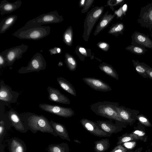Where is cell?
<instances>
[{
	"label": "cell",
	"mask_w": 152,
	"mask_h": 152,
	"mask_svg": "<svg viewBox=\"0 0 152 152\" xmlns=\"http://www.w3.org/2000/svg\"><path fill=\"white\" fill-rule=\"evenodd\" d=\"M57 80L60 87L65 91L74 96H76L75 90L69 82L62 77H58Z\"/></svg>",
	"instance_id": "obj_24"
},
{
	"label": "cell",
	"mask_w": 152,
	"mask_h": 152,
	"mask_svg": "<svg viewBox=\"0 0 152 152\" xmlns=\"http://www.w3.org/2000/svg\"><path fill=\"white\" fill-rule=\"evenodd\" d=\"M124 0H110L107 2V4L110 7H113L118 5H122L124 3Z\"/></svg>",
	"instance_id": "obj_37"
},
{
	"label": "cell",
	"mask_w": 152,
	"mask_h": 152,
	"mask_svg": "<svg viewBox=\"0 0 152 152\" xmlns=\"http://www.w3.org/2000/svg\"><path fill=\"white\" fill-rule=\"evenodd\" d=\"M118 138V141L117 143V145L122 144L125 142L136 140L135 138L131 133H125Z\"/></svg>",
	"instance_id": "obj_34"
},
{
	"label": "cell",
	"mask_w": 152,
	"mask_h": 152,
	"mask_svg": "<svg viewBox=\"0 0 152 152\" xmlns=\"http://www.w3.org/2000/svg\"><path fill=\"white\" fill-rule=\"evenodd\" d=\"M50 123L52 127L56 132L58 136L63 140L70 141L67 130L64 126L51 120Z\"/></svg>",
	"instance_id": "obj_21"
},
{
	"label": "cell",
	"mask_w": 152,
	"mask_h": 152,
	"mask_svg": "<svg viewBox=\"0 0 152 152\" xmlns=\"http://www.w3.org/2000/svg\"><path fill=\"white\" fill-rule=\"evenodd\" d=\"M114 13L116 16L117 18L121 19L123 16H124L122 10V6L118 10L115 11Z\"/></svg>",
	"instance_id": "obj_45"
},
{
	"label": "cell",
	"mask_w": 152,
	"mask_h": 152,
	"mask_svg": "<svg viewBox=\"0 0 152 152\" xmlns=\"http://www.w3.org/2000/svg\"><path fill=\"white\" fill-rule=\"evenodd\" d=\"M131 133L135 138L136 140H140L144 141H146L147 140L145 133L141 130H135Z\"/></svg>",
	"instance_id": "obj_35"
},
{
	"label": "cell",
	"mask_w": 152,
	"mask_h": 152,
	"mask_svg": "<svg viewBox=\"0 0 152 152\" xmlns=\"http://www.w3.org/2000/svg\"><path fill=\"white\" fill-rule=\"evenodd\" d=\"M46 151L47 152H70L68 145L65 142L50 144Z\"/></svg>",
	"instance_id": "obj_26"
},
{
	"label": "cell",
	"mask_w": 152,
	"mask_h": 152,
	"mask_svg": "<svg viewBox=\"0 0 152 152\" xmlns=\"http://www.w3.org/2000/svg\"><path fill=\"white\" fill-rule=\"evenodd\" d=\"M148 77L152 80V68L143 63Z\"/></svg>",
	"instance_id": "obj_42"
},
{
	"label": "cell",
	"mask_w": 152,
	"mask_h": 152,
	"mask_svg": "<svg viewBox=\"0 0 152 152\" xmlns=\"http://www.w3.org/2000/svg\"><path fill=\"white\" fill-rule=\"evenodd\" d=\"M13 127L12 123L10 120L8 115L7 116H0V144L5 136L7 131Z\"/></svg>",
	"instance_id": "obj_22"
},
{
	"label": "cell",
	"mask_w": 152,
	"mask_h": 152,
	"mask_svg": "<svg viewBox=\"0 0 152 152\" xmlns=\"http://www.w3.org/2000/svg\"><path fill=\"white\" fill-rule=\"evenodd\" d=\"M22 3L20 0H17L13 3L9 2L7 0L2 1L0 4V14L3 15L13 12L20 7Z\"/></svg>",
	"instance_id": "obj_19"
},
{
	"label": "cell",
	"mask_w": 152,
	"mask_h": 152,
	"mask_svg": "<svg viewBox=\"0 0 152 152\" xmlns=\"http://www.w3.org/2000/svg\"><path fill=\"white\" fill-rule=\"evenodd\" d=\"M4 146L2 143L0 144V152H5L4 151Z\"/></svg>",
	"instance_id": "obj_48"
},
{
	"label": "cell",
	"mask_w": 152,
	"mask_h": 152,
	"mask_svg": "<svg viewBox=\"0 0 152 152\" xmlns=\"http://www.w3.org/2000/svg\"><path fill=\"white\" fill-rule=\"evenodd\" d=\"M119 105L117 102L106 101L99 102L92 104L90 106V109L96 114L110 120L125 122L116 111V108Z\"/></svg>",
	"instance_id": "obj_3"
},
{
	"label": "cell",
	"mask_w": 152,
	"mask_h": 152,
	"mask_svg": "<svg viewBox=\"0 0 152 152\" xmlns=\"http://www.w3.org/2000/svg\"><path fill=\"white\" fill-rule=\"evenodd\" d=\"M45 60L42 54L37 53L31 58L27 66H22L18 70L19 74H25L32 72H38L46 68Z\"/></svg>",
	"instance_id": "obj_6"
},
{
	"label": "cell",
	"mask_w": 152,
	"mask_h": 152,
	"mask_svg": "<svg viewBox=\"0 0 152 152\" xmlns=\"http://www.w3.org/2000/svg\"><path fill=\"white\" fill-rule=\"evenodd\" d=\"M137 22L141 27L149 30L152 37V2L141 8Z\"/></svg>",
	"instance_id": "obj_10"
},
{
	"label": "cell",
	"mask_w": 152,
	"mask_h": 152,
	"mask_svg": "<svg viewBox=\"0 0 152 152\" xmlns=\"http://www.w3.org/2000/svg\"><path fill=\"white\" fill-rule=\"evenodd\" d=\"M74 141L76 142V143H81V142L80 141H79L78 140H74Z\"/></svg>",
	"instance_id": "obj_51"
},
{
	"label": "cell",
	"mask_w": 152,
	"mask_h": 152,
	"mask_svg": "<svg viewBox=\"0 0 152 152\" xmlns=\"http://www.w3.org/2000/svg\"><path fill=\"white\" fill-rule=\"evenodd\" d=\"M104 7L97 6L93 8L87 14L84 24L83 37L84 41H88L90 34L96 23L103 14Z\"/></svg>",
	"instance_id": "obj_4"
},
{
	"label": "cell",
	"mask_w": 152,
	"mask_h": 152,
	"mask_svg": "<svg viewBox=\"0 0 152 152\" xmlns=\"http://www.w3.org/2000/svg\"><path fill=\"white\" fill-rule=\"evenodd\" d=\"M125 49L133 53L138 55H143L147 51L145 48L132 45H129Z\"/></svg>",
	"instance_id": "obj_33"
},
{
	"label": "cell",
	"mask_w": 152,
	"mask_h": 152,
	"mask_svg": "<svg viewBox=\"0 0 152 152\" xmlns=\"http://www.w3.org/2000/svg\"><path fill=\"white\" fill-rule=\"evenodd\" d=\"M8 148L10 152H26L27 148L24 142L14 137L7 140Z\"/></svg>",
	"instance_id": "obj_17"
},
{
	"label": "cell",
	"mask_w": 152,
	"mask_h": 152,
	"mask_svg": "<svg viewBox=\"0 0 152 152\" xmlns=\"http://www.w3.org/2000/svg\"><path fill=\"white\" fill-rule=\"evenodd\" d=\"M94 147L96 152H104L110 147L109 140L107 139H102L94 142Z\"/></svg>",
	"instance_id": "obj_27"
},
{
	"label": "cell",
	"mask_w": 152,
	"mask_h": 152,
	"mask_svg": "<svg viewBox=\"0 0 152 152\" xmlns=\"http://www.w3.org/2000/svg\"><path fill=\"white\" fill-rule=\"evenodd\" d=\"M83 80L87 85L94 90L105 92L112 90L111 88L107 84L101 79L86 77L83 78Z\"/></svg>",
	"instance_id": "obj_15"
},
{
	"label": "cell",
	"mask_w": 152,
	"mask_h": 152,
	"mask_svg": "<svg viewBox=\"0 0 152 152\" xmlns=\"http://www.w3.org/2000/svg\"><path fill=\"white\" fill-rule=\"evenodd\" d=\"M50 55L60 54L61 53L62 50L60 47H55L49 50Z\"/></svg>",
	"instance_id": "obj_41"
},
{
	"label": "cell",
	"mask_w": 152,
	"mask_h": 152,
	"mask_svg": "<svg viewBox=\"0 0 152 152\" xmlns=\"http://www.w3.org/2000/svg\"><path fill=\"white\" fill-rule=\"evenodd\" d=\"M86 0H81L79 1V5L80 7H83L85 3Z\"/></svg>",
	"instance_id": "obj_47"
},
{
	"label": "cell",
	"mask_w": 152,
	"mask_h": 152,
	"mask_svg": "<svg viewBox=\"0 0 152 152\" xmlns=\"http://www.w3.org/2000/svg\"><path fill=\"white\" fill-rule=\"evenodd\" d=\"M19 94L13 91L12 88L5 84L3 80L0 82V101L1 104L8 106L17 101Z\"/></svg>",
	"instance_id": "obj_8"
},
{
	"label": "cell",
	"mask_w": 152,
	"mask_h": 152,
	"mask_svg": "<svg viewBox=\"0 0 152 152\" xmlns=\"http://www.w3.org/2000/svg\"><path fill=\"white\" fill-rule=\"evenodd\" d=\"M127 149L122 144L115 146L110 152H127Z\"/></svg>",
	"instance_id": "obj_40"
},
{
	"label": "cell",
	"mask_w": 152,
	"mask_h": 152,
	"mask_svg": "<svg viewBox=\"0 0 152 152\" xmlns=\"http://www.w3.org/2000/svg\"><path fill=\"white\" fill-rule=\"evenodd\" d=\"M122 10L124 15H125L128 9V5L126 4H125L122 6Z\"/></svg>",
	"instance_id": "obj_46"
},
{
	"label": "cell",
	"mask_w": 152,
	"mask_h": 152,
	"mask_svg": "<svg viewBox=\"0 0 152 152\" xmlns=\"http://www.w3.org/2000/svg\"><path fill=\"white\" fill-rule=\"evenodd\" d=\"M116 110L121 118L125 122L131 124L137 119L136 116L140 112L137 110H131L123 106H118Z\"/></svg>",
	"instance_id": "obj_14"
},
{
	"label": "cell",
	"mask_w": 152,
	"mask_h": 152,
	"mask_svg": "<svg viewBox=\"0 0 152 152\" xmlns=\"http://www.w3.org/2000/svg\"><path fill=\"white\" fill-rule=\"evenodd\" d=\"M75 53L81 61H84L85 58L92 57L91 52L90 49H86L79 45L77 46L76 48Z\"/></svg>",
	"instance_id": "obj_29"
},
{
	"label": "cell",
	"mask_w": 152,
	"mask_h": 152,
	"mask_svg": "<svg viewBox=\"0 0 152 152\" xmlns=\"http://www.w3.org/2000/svg\"><path fill=\"white\" fill-rule=\"evenodd\" d=\"M48 93V99L50 101L64 104H69L70 100L66 96L61 93L57 89L50 86L47 88Z\"/></svg>",
	"instance_id": "obj_16"
},
{
	"label": "cell",
	"mask_w": 152,
	"mask_h": 152,
	"mask_svg": "<svg viewBox=\"0 0 152 152\" xmlns=\"http://www.w3.org/2000/svg\"><path fill=\"white\" fill-rule=\"evenodd\" d=\"M7 66L6 59L2 55L1 53H0V69L2 68Z\"/></svg>",
	"instance_id": "obj_44"
},
{
	"label": "cell",
	"mask_w": 152,
	"mask_h": 152,
	"mask_svg": "<svg viewBox=\"0 0 152 152\" xmlns=\"http://www.w3.org/2000/svg\"><path fill=\"white\" fill-rule=\"evenodd\" d=\"M132 62L137 72L144 78H148L144 63L140 62L138 60L135 61L134 59L132 60Z\"/></svg>",
	"instance_id": "obj_31"
},
{
	"label": "cell",
	"mask_w": 152,
	"mask_h": 152,
	"mask_svg": "<svg viewBox=\"0 0 152 152\" xmlns=\"http://www.w3.org/2000/svg\"><path fill=\"white\" fill-rule=\"evenodd\" d=\"M97 45L99 48L104 51L108 50L110 47L108 43L104 42H98L97 44Z\"/></svg>",
	"instance_id": "obj_39"
},
{
	"label": "cell",
	"mask_w": 152,
	"mask_h": 152,
	"mask_svg": "<svg viewBox=\"0 0 152 152\" xmlns=\"http://www.w3.org/2000/svg\"><path fill=\"white\" fill-rule=\"evenodd\" d=\"M63 62L61 61L59 62H58V66L59 67H60V66H63Z\"/></svg>",
	"instance_id": "obj_49"
},
{
	"label": "cell",
	"mask_w": 152,
	"mask_h": 152,
	"mask_svg": "<svg viewBox=\"0 0 152 152\" xmlns=\"http://www.w3.org/2000/svg\"><path fill=\"white\" fill-rule=\"evenodd\" d=\"M80 122L87 131L93 135L99 137H110L111 134L107 133L102 130L97 123L87 119L83 118Z\"/></svg>",
	"instance_id": "obj_11"
},
{
	"label": "cell",
	"mask_w": 152,
	"mask_h": 152,
	"mask_svg": "<svg viewBox=\"0 0 152 152\" xmlns=\"http://www.w3.org/2000/svg\"><path fill=\"white\" fill-rule=\"evenodd\" d=\"M63 20L62 16L60 15L57 11H54L40 15L29 20L25 24L41 26L45 24L58 23Z\"/></svg>",
	"instance_id": "obj_5"
},
{
	"label": "cell",
	"mask_w": 152,
	"mask_h": 152,
	"mask_svg": "<svg viewBox=\"0 0 152 152\" xmlns=\"http://www.w3.org/2000/svg\"><path fill=\"white\" fill-rule=\"evenodd\" d=\"M135 142H127L122 144L127 149H131L134 147L135 145Z\"/></svg>",
	"instance_id": "obj_43"
},
{
	"label": "cell",
	"mask_w": 152,
	"mask_h": 152,
	"mask_svg": "<svg viewBox=\"0 0 152 152\" xmlns=\"http://www.w3.org/2000/svg\"><path fill=\"white\" fill-rule=\"evenodd\" d=\"M99 67L102 71L107 75L116 80L119 79L118 74L111 65L103 62L100 64Z\"/></svg>",
	"instance_id": "obj_25"
},
{
	"label": "cell",
	"mask_w": 152,
	"mask_h": 152,
	"mask_svg": "<svg viewBox=\"0 0 152 152\" xmlns=\"http://www.w3.org/2000/svg\"><path fill=\"white\" fill-rule=\"evenodd\" d=\"M137 119L139 122L147 127H151L152 125L148 118L143 115L141 114L136 116Z\"/></svg>",
	"instance_id": "obj_36"
},
{
	"label": "cell",
	"mask_w": 152,
	"mask_h": 152,
	"mask_svg": "<svg viewBox=\"0 0 152 152\" xmlns=\"http://www.w3.org/2000/svg\"><path fill=\"white\" fill-rule=\"evenodd\" d=\"M17 18L16 15H11L3 19L0 23V33H4L11 27L15 23Z\"/></svg>",
	"instance_id": "obj_23"
},
{
	"label": "cell",
	"mask_w": 152,
	"mask_h": 152,
	"mask_svg": "<svg viewBox=\"0 0 152 152\" xmlns=\"http://www.w3.org/2000/svg\"><path fill=\"white\" fill-rule=\"evenodd\" d=\"M115 16L116 15L114 13L113 14H109V12L108 11L105 12L101 17L99 22L97 25L94 32V35L96 36L102 30L107 27Z\"/></svg>",
	"instance_id": "obj_20"
},
{
	"label": "cell",
	"mask_w": 152,
	"mask_h": 152,
	"mask_svg": "<svg viewBox=\"0 0 152 152\" xmlns=\"http://www.w3.org/2000/svg\"><path fill=\"white\" fill-rule=\"evenodd\" d=\"M28 48L27 45L22 44L7 49L1 53L6 59L7 66H12L17 60L21 58Z\"/></svg>",
	"instance_id": "obj_7"
},
{
	"label": "cell",
	"mask_w": 152,
	"mask_h": 152,
	"mask_svg": "<svg viewBox=\"0 0 152 152\" xmlns=\"http://www.w3.org/2000/svg\"><path fill=\"white\" fill-rule=\"evenodd\" d=\"M94 1V0H86L85 5L81 11V13H84L87 12L92 5Z\"/></svg>",
	"instance_id": "obj_38"
},
{
	"label": "cell",
	"mask_w": 152,
	"mask_h": 152,
	"mask_svg": "<svg viewBox=\"0 0 152 152\" xmlns=\"http://www.w3.org/2000/svg\"><path fill=\"white\" fill-rule=\"evenodd\" d=\"M65 62L67 67L71 71H75L77 66V61L71 55L66 53L65 55Z\"/></svg>",
	"instance_id": "obj_30"
},
{
	"label": "cell",
	"mask_w": 152,
	"mask_h": 152,
	"mask_svg": "<svg viewBox=\"0 0 152 152\" xmlns=\"http://www.w3.org/2000/svg\"><path fill=\"white\" fill-rule=\"evenodd\" d=\"M112 122V120L97 121V123L99 126L105 132L111 134L116 133L120 131L121 128L119 124Z\"/></svg>",
	"instance_id": "obj_18"
},
{
	"label": "cell",
	"mask_w": 152,
	"mask_h": 152,
	"mask_svg": "<svg viewBox=\"0 0 152 152\" xmlns=\"http://www.w3.org/2000/svg\"><path fill=\"white\" fill-rule=\"evenodd\" d=\"M131 45L152 49V40L142 33L135 31L131 36Z\"/></svg>",
	"instance_id": "obj_12"
},
{
	"label": "cell",
	"mask_w": 152,
	"mask_h": 152,
	"mask_svg": "<svg viewBox=\"0 0 152 152\" xmlns=\"http://www.w3.org/2000/svg\"><path fill=\"white\" fill-rule=\"evenodd\" d=\"M19 114L26 127L33 133L35 134L40 131L50 133L55 137L58 136L50 125V121L44 116L30 112Z\"/></svg>",
	"instance_id": "obj_1"
},
{
	"label": "cell",
	"mask_w": 152,
	"mask_h": 152,
	"mask_svg": "<svg viewBox=\"0 0 152 152\" xmlns=\"http://www.w3.org/2000/svg\"><path fill=\"white\" fill-rule=\"evenodd\" d=\"M50 28L48 26L25 25L12 34L19 39L37 40L47 36L50 33Z\"/></svg>",
	"instance_id": "obj_2"
},
{
	"label": "cell",
	"mask_w": 152,
	"mask_h": 152,
	"mask_svg": "<svg viewBox=\"0 0 152 152\" xmlns=\"http://www.w3.org/2000/svg\"><path fill=\"white\" fill-rule=\"evenodd\" d=\"M7 115L12 126L16 130L22 133H25L28 130L21 118L19 114L13 109L10 110Z\"/></svg>",
	"instance_id": "obj_13"
},
{
	"label": "cell",
	"mask_w": 152,
	"mask_h": 152,
	"mask_svg": "<svg viewBox=\"0 0 152 152\" xmlns=\"http://www.w3.org/2000/svg\"><path fill=\"white\" fill-rule=\"evenodd\" d=\"M142 150V148H140L138 149H137L134 152H141Z\"/></svg>",
	"instance_id": "obj_50"
},
{
	"label": "cell",
	"mask_w": 152,
	"mask_h": 152,
	"mask_svg": "<svg viewBox=\"0 0 152 152\" xmlns=\"http://www.w3.org/2000/svg\"><path fill=\"white\" fill-rule=\"evenodd\" d=\"M125 26L124 24L121 22L117 23L112 25L108 33L117 37L120 34H123Z\"/></svg>",
	"instance_id": "obj_28"
},
{
	"label": "cell",
	"mask_w": 152,
	"mask_h": 152,
	"mask_svg": "<svg viewBox=\"0 0 152 152\" xmlns=\"http://www.w3.org/2000/svg\"><path fill=\"white\" fill-rule=\"evenodd\" d=\"M73 41V31L71 26H69L65 31L63 35V41L68 46L72 45Z\"/></svg>",
	"instance_id": "obj_32"
},
{
	"label": "cell",
	"mask_w": 152,
	"mask_h": 152,
	"mask_svg": "<svg viewBox=\"0 0 152 152\" xmlns=\"http://www.w3.org/2000/svg\"><path fill=\"white\" fill-rule=\"evenodd\" d=\"M39 107L44 111L64 118L71 117L75 114L74 111L71 108L58 105L42 103L39 105Z\"/></svg>",
	"instance_id": "obj_9"
}]
</instances>
